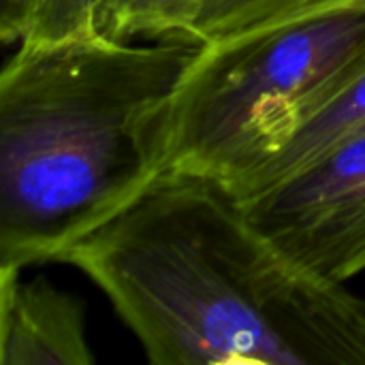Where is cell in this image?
<instances>
[{
	"mask_svg": "<svg viewBox=\"0 0 365 365\" xmlns=\"http://www.w3.org/2000/svg\"><path fill=\"white\" fill-rule=\"evenodd\" d=\"M156 365H365V299L293 263L216 178L163 169L62 257Z\"/></svg>",
	"mask_w": 365,
	"mask_h": 365,
	"instance_id": "cell-1",
	"label": "cell"
},
{
	"mask_svg": "<svg viewBox=\"0 0 365 365\" xmlns=\"http://www.w3.org/2000/svg\"><path fill=\"white\" fill-rule=\"evenodd\" d=\"M203 43L92 32L0 71V269L60 257L167 169L171 107Z\"/></svg>",
	"mask_w": 365,
	"mask_h": 365,
	"instance_id": "cell-2",
	"label": "cell"
},
{
	"mask_svg": "<svg viewBox=\"0 0 365 365\" xmlns=\"http://www.w3.org/2000/svg\"><path fill=\"white\" fill-rule=\"evenodd\" d=\"M365 75V2L203 45L171 107L167 167L233 186Z\"/></svg>",
	"mask_w": 365,
	"mask_h": 365,
	"instance_id": "cell-3",
	"label": "cell"
},
{
	"mask_svg": "<svg viewBox=\"0 0 365 365\" xmlns=\"http://www.w3.org/2000/svg\"><path fill=\"white\" fill-rule=\"evenodd\" d=\"M240 201L255 227L306 272L338 284L365 272V133Z\"/></svg>",
	"mask_w": 365,
	"mask_h": 365,
	"instance_id": "cell-4",
	"label": "cell"
},
{
	"mask_svg": "<svg viewBox=\"0 0 365 365\" xmlns=\"http://www.w3.org/2000/svg\"><path fill=\"white\" fill-rule=\"evenodd\" d=\"M0 269V365H92L83 304L45 278Z\"/></svg>",
	"mask_w": 365,
	"mask_h": 365,
	"instance_id": "cell-5",
	"label": "cell"
},
{
	"mask_svg": "<svg viewBox=\"0 0 365 365\" xmlns=\"http://www.w3.org/2000/svg\"><path fill=\"white\" fill-rule=\"evenodd\" d=\"M359 133H365V75L312 122H308L280 154L261 165L242 182L229 186V190L237 199H250L302 169L325 150Z\"/></svg>",
	"mask_w": 365,
	"mask_h": 365,
	"instance_id": "cell-6",
	"label": "cell"
},
{
	"mask_svg": "<svg viewBox=\"0 0 365 365\" xmlns=\"http://www.w3.org/2000/svg\"><path fill=\"white\" fill-rule=\"evenodd\" d=\"M107 0H0L4 45H47L101 30Z\"/></svg>",
	"mask_w": 365,
	"mask_h": 365,
	"instance_id": "cell-7",
	"label": "cell"
},
{
	"mask_svg": "<svg viewBox=\"0 0 365 365\" xmlns=\"http://www.w3.org/2000/svg\"><path fill=\"white\" fill-rule=\"evenodd\" d=\"M365 0H201L188 36L203 45Z\"/></svg>",
	"mask_w": 365,
	"mask_h": 365,
	"instance_id": "cell-8",
	"label": "cell"
},
{
	"mask_svg": "<svg viewBox=\"0 0 365 365\" xmlns=\"http://www.w3.org/2000/svg\"><path fill=\"white\" fill-rule=\"evenodd\" d=\"M201 0H107L101 30L115 38L188 34Z\"/></svg>",
	"mask_w": 365,
	"mask_h": 365,
	"instance_id": "cell-9",
	"label": "cell"
}]
</instances>
